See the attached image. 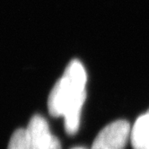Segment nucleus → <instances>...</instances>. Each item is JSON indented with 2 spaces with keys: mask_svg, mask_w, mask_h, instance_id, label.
<instances>
[{
  "mask_svg": "<svg viewBox=\"0 0 149 149\" xmlns=\"http://www.w3.org/2000/svg\"><path fill=\"white\" fill-rule=\"evenodd\" d=\"M86 71L83 64L73 59L49 93V112L53 117H64L68 135L78 131L82 109L86 99Z\"/></svg>",
  "mask_w": 149,
  "mask_h": 149,
  "instance_id": "f257e3e1",
  "label": "nucleus"
},
{
  "mask_svg": "<svg viewBox=\"0 0 149 149\" xmlns=\"http://www.w3.org/2000/svg\"><path fill=\"white\" fill-rule=\"evenodd\" d=\"M130 134L131 127L127 120L113 121L98 133L91 149H125Z\"/></svg>",
  "mask_w": 149,
  "mask_h": 149,
  "instance_id": "f03ea898",
  "label": "nucleus"
},
{
  "mask_svg": "<svg viewBox=\"0 0 149 149\" xmlns=\"http://www.w3.org/2000/svg\"><path fill=\"white\" fill-rule=\"evenodd\" d=\"M26 133L30 149H44L55 136L51 134L47 120L40 115H35L31 119Z\"/></svg>",
  "mask_w": 149,
  "mask_h": 149,
  "instance_id": "7ed1b4c3",
  "label": "nucleus"
},
{
  "mask_svg": "<svg viewBox=\"0 0 149 149\" xmlns=\"http://www.w3.org/2000/svg\"><path fill=\"white\" fill-rule=\"evenodd\" d=\"M130 142L133 149H149V109L138 117L131 127Z\"/></svg>",
  "mask_w": 149,
  "mask_h": 149,
  "instance_id": "20e7f679",
  "label": "nucleus"
},
{
  "mask_svg": "<svg viewBox=\"0 0 149 149\" xmlns=\"http://www.w3.org/2000/svg\"><path fill=\"white\" fill-rule=\"evenodd\" d=\"M7 149H30L26 130L19 129L14 132L10 138Z\"/></svg>",
  "mask_w": 149,
  "mask_h": 149,
  "instance_id": "39448f33",
  "label": "nucleus"
},
{
  "mask_svg": "<svg viewBox=\"0 0 149 149\" xmlns=\"http://www.w3.org/2000/svg\"><path fill=\"white\" fill-rule=\"evenodd\" d=\"M44 149H61V144L58 140V138L54 136L50 144L48 146H46Z\"/></svg>",
  "mask_w": 149,
  "mask_h": 149,
  "instance_id": "423d86ee",
  "label": "nucleus"
},
{
  "mask_svg": "<svg viewBox=\"0 0 149 149\" xmlns=\"http://www.w3.org/2000/svg\"><path fill=\"white\" fill-rule=\"evenodd\" d=\"M71 149H87L86 147H83V146H77V147H73Z\"/></svg>",
  "mask_w": 149,
  "mask_h": 149,
  "instance_id": "0eeeda50",
  "label": "nucleus"
}]
</instances>
